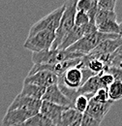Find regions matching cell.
Segmentation results:
<instances>
[{"instance_id": "cell-1", "label": "cell", "mask_w": 122, "mask_h": 126, "mask_svg": "<svg viewBox=\"0 0 122 126\" xmlns=\"http://www.w3.org/2000/svg\"><path fill=\"white\" fill-rule=\"evenodd\" d=\"M65 9L61 16L59 26L54 32V42L50 49H56L60 46L62 40L65 36L71 31V29L75 26V16L76 13V1H68L65 2Z\"/></svg>"}, {"instance_id": "cell-2", "label": "cell", "mask_w": 122, "mask_h": 126, "mask_svg": "<svg viewBox=\"0 0 122 126\" xmlns=\"http://www.w3.org/2000/svg\"><path fill=\"white\" fill-rule=\"evenodd\" d=\"M120 37L119 35H112V34H105L99 31H95L90 34L84 35L81 39H79L73 46L68 47L66 50L72 52H78L83 55L90 53L92 50L97 47L101 42L107 39H116Z\"/></svg>"}, {"instance_id": "cell-3", "label": "cell", "mask_w": 122, "mask_h": 126, "mask_svg": "<svg viewBox=\"0 0 122 126\" xmlns=\"http://www.w3.org/2000/svg\"><path fill=\"white\" fill-rule=\"evenodd\" d=\"M84 55L78 52H72L66 49H48L40 52H33L32 61L34 64H56L63 61L81 58Z\"/></svg>"}, {"instance_id": "cell-4", "label": "cell", "mask_w": 122, "mask_h": 126, "mask_svg": "<svg viewBox=\"0 0 122 126\" xmlns=\"http://www.w3.org/2000/svg\"><path fill=\"white\" fill-rule=\"evenodd\" d=\"M64 9H65V4H63L59 8H56L55 10H53L46 16H43L41 19L36 21L31 26L27 38L41 31H56V29L59 26V22H60L62 14L64 12Z\"/></svg>"}, {"instance_id": "cell-5", "label": "cell", "mask_w": 122, "mask_h": 126, "mask_svg": "<svg viewBox=\"0 0 122 126\" xmlns=\"http://www.w3.org/2000/svg\"><path fill=\"white\" fill-rule=\"evenodd\" d=\"M54 32L41 31L31 37H28L23 44V47L32 52L45 51L51 48L54 42Z\"/></svg>"}, {"instance_id": "cell-6", "label": "cell", "mask_w": 122, "mask_h": 126, "mask_svg": "<svg viewBox=\"0 0 122 126\" xmlns=\"http://www.w3.org/2000/svg\"><path fill=\"white\" fill-rule=\"evenodd\" d=\"M57 83H60L66 88L70 90L76 91L82 84V72L81 69L76 67H73L68 69L65 73L58 77Z\"/></svg>"}, {"instance_id": "cell-7", "label": "cell", "mask_w": 122, "mask_h": 126, "mask_svg": "<svg viewBox=\"0 0 122 126\" xmlns=\"http://www.w3.org/2000/svg\"><path fill=\"white\" fill-rule=\"evenodd\" d=\"M38 110H24V109H16V110H7L3 119L2 125L3 126H18L28 118L37 114Z\"/></svg>"}, {"instance_id": "cell-8", "label": "cell", "mask_w": 122, "mask_h": 126, "mask_svg": "<svg viewBox=\"0 0 122 126\" xmlns=\"http://www.w3.org/2000/svg\"><path fill=\"white\" fill-rule=\"evenodd\" d=\"M57 81H58V76L50 72L41 71L33 75L27 76L23 80V83L34 84V85H38V86L46 88L48 86L57 84Z\"/></svg>"}, {"instance_id": "cell-9", "label": "cell", "mask_w": 122, "mask_h": 126, "mask_svg": "<svg viewBox=\"0 0 122 126\" xmlns=\"http://www.w3.org/2000/svg\"><path fill=\"white\" fill-rule=\"evenodd\" d=\"M42 101H46L51 104L62 106V107L73 108V103L61 92L57 84L46 87L45 93L42 97Z\"/></svg>"}, {"instance_id": "cell-10", "label": "cell", "mask_w": 122, "mask_h": 126, "mask_svg": "<svg viewBox=\"0 0 122 126\" xmlns=\"http://www.w3.org/2000/svg\"><path fill=\"white\" fill-rule=\"evenodd\" d=\"M68 107H62L46 101H42L39 112L46 116L47 119H49L52 122L53 126H60L61 114Z\"/></svg>"}, {"instance_id": "cell-11", "label": "cell", "mask_w": 122, "mask_h": 126, "mask_svg": "<svg viewBox=\"0 0 122 126\" xmlns=\"http://www.w3.org/2000/svg\"><path fill=\"white\" fill-rule=\"evenodd\" d=\"M42 104V100L30 98L24 95L18 94L15 96L14 101L11 103L7 110H16V109H24V110H40Z\"/></svg>"}, {"instance_id": "cell-12", "label": "cell", "mask_w": 122, "mask_h": 126, "mask_svg": "<svg viewBox=\"0 0 122 126\" xmlns=\"http://www.w3.org/2000/svg\"><path fill=\"white\" fill-rule=\"evenodd\" d=\"M121 45L122 37H118L116 39H107V40L101 42L90 53H88L86 55H89L91 57H97V56H100V55L111 54Z\"/></svg>"}, {"instance_id": "cell-13", "label": "cell", "mask_w": 122, "mask_h": 126, "mask_svg": "<svg viewBox=\"0 0 122 126\" xmlns=\"http://www.w3.org/2000/svg\"><path fill=\"white\" fill-rule=\"evenodd\" d=\"M112 104L113 103L111 101H107L105 104H101V103L93 101L92 99H89L88 107H87L84 113H86L87 115H89L90 117L96 119V120L103 121L104 117L108 112V110L111 108Z\"/></svg>"}, {"instance_id": "cell-14", "label": "cell", "mask_w": 122, "mask_h": 126, "mask_svg": "<svg viewBox=\"0 0 122 126\" xmlns=\"http://www.w3.org/2000/svg\"><path fill=\"white\" fill-rule=\"evenodd\" d=\"M101 84L99 81V75H95L87 79L77 90H76V96L77 95H84L87 98H92L93 95L97 92L99 88H101Z\"/></svg>"}, {"instance_id": "cell-15", "label": "cell", "mask_w": 122, "mask_h": 126, "mask_svg": "<svg viewBox=\"0 0 122 126\" xmlns=\"http://www.w3.org/2000/svg\"><path fill=\"white\" fill-rule=\"evenodd\" d=\"M82 114L77 112L73 108H67L61 114L60 126H71L81 121Z\"/></svg>"}, {"instance_id": "cell-16", "label": "cell", "mask_w": 122, "mask_h": 126, "mask_svg": "<svg viewBox=\"0 0 122 126\" xmlns=\"http://www.w3.org/2000/svg\"><path fill=\"white\" fill-rule=\"evenodd\" d=\"M46 88L38 86V85H34V84H29V83H23L21 91L19 92V94L34 98V99H38V100H42V97L45 93Z\"/></svg>"}, {"instance_id": "cell-17", "label": "cell", "mask_w": 122, "mask_h": 126, "mask_svg": "<svg viewBox=\"0 0 122 126\" xmlns=\"http://www.w3.org/2000/svg\"><path fill=\"white\" fill-rule=\"evenodd\" d=\"M18 126H53V124L46 116L38 112L37 114L28 118L26 121H24Z\"/></svg>"}, {"instance_id": "cell-18", "label": "cell", "mask_w": 122, "mask_h": 126, "mask_svg": "<svg viewBox=\"0 0 122 126\" xmlns=\"http://www.w3.org/2000/svg\"><path fill=\"white\" fill-rule=\"evenodd\" d=\"M107 95L108 100L113 102L119 101L122 99V82L118 80H114L107 87Z\"/></svg>"}, {"instance_id": "cell-19", "label": "cell", "mask_w": 122, "mask_h": 126, "mask_svg": "<svg viewBox=\"0 0 122 126\" xmlns=\"http://www.w3.org/2000/svg\"><path fill=\"white\" fill-rule=\"evenodd\" d=\"M97 31L105 34H112V35H119V25L117 21L109 20L105 21L96 26ZM120 36V35H119Z\"/></svg>"}, {"instance_id": "cell-20", "label": "cell", "mask_w": 122, "mask_h": 126, "mask_svg": "<svg viewBox=\"0 0 122 126\" xmlns=\"http://www.w3.org/2000/svg\"><path fill=\"white\" fill-rule=\"evenodd\" d=\"M116 18H117V15L114 12H110V11H104V10H97V13L95 15L94 17V22H95V25H99L105 21H109V20H113V21H116Z\"/></svg>"}, {"instance_id": "cell-21", "label": "cell", "mask_w": 122, "mask_h": 126, "mask_svg": "<svg viewBox=\"0 0 122 126\" xmlns=\"http://www.w3.org/2000/svg\"><path fill=\"white\" fill-rule=\"evenodd\" d=\"M88 103L89 98H87L84 95H77L73 102V109L76 110L77 112L83 114L88 107Z\"/></svg>"}, {"instance_id": "cell-22", "label": "cell", "mask_w": 122, "mask_h": 126, "mask_svg": "<svg viewBox=\"0 0 122 126\" xmlns=\"http://www.w3.org/2000/svg\"><path fill=\"white\" fill-rule=\"evenodd\" d=\"M97 7V0H79L76 1V11H81L84 13H89L92 9Z\"/></svg>"}, {"instance_id": "cell-23", "label": "cell", "mask_w": 122, "mask_h": 126, "mask_svg": "<svg viewBox=\"0 0 122 126\" xmlns=\"http://www.w3.org/2000/svg\"><path fill=\"white\" fill-rule=\"evenodd\" d=\"M93 101L95 102H98V103H101V104H105L107 103L108 100V95H107V88H104V87H101L97 90V92L93 95V97L90 98Z\"/></svg>"}, {"instance_id": "cell-24", "label": "cell", "mask_w": 122, "mask_h": 126, "mask_svg": "<svg viewBox=\"0 0 122 126\" xmlns=\"http://www.w3.org/2000/svg\"><path fill=\"white\" fill-rule=\"evenodd\" d=\"M90 22L88 15L81 11H76L75 16V25L76 26H85Z\"/></svg>"}, {"instance_id": "cell-25", "label": "cell", "mask_w": 122, "mask_h": 126, "mask_svg": "<svg viewBox=\"0 0 122 126\" xmlns=\"http://www.w3.org/2000/svg\"><path fill=\"white\" fill-rule=\"evenodd\" d=\"M115 5H116L115 0H98L97 1V8L99 10L114 12Z\"/></svg>"}, {"instance_id": "cell-26", "label": "cell", "mask_w": 122, "mask_h": 126, "mask_svg": "<svg viewBox=\"0 0 122 126\" xmlns=\"http://www.w3.org/2000/svg\"><path fill=\"white\" fill-rule=\"evenodd\" d=\"M99 81H100V84L102 87L107 88L114 81V79H113L112 75H110L109 73L103 72V73L99 74Z\"/></svg>"}, {"instance_id": "cell-27", "label": "cell", "mask_w": 122, "mask_h": 126, "mask_svg": "<svg viewBox=\"0 0 122 126\" xmlns=\"http://www.w3.org/2000/svg\"><path fill=\"white\" fill-rule=\"evenodd\" d=\"M109 67H114L117 69L122 70V52L118 51L117 49L112 53V59Z\"/></svg>"}, {"instance_id": "cell-28", "label": "cell", "mask_w": 122, "mask_h": 126, "mask_svg": "<svg viewBox=\"0 0 122 126\" xmlns=\"http://www.w3.org/2000/svg\"><path fill=\"white\" fill-rule=\"evenodd\" d=\"M101 122L102 121L96 120L90 117L89 115H87L86 113H83L81 117V121H80V126H100Z\"/></svg>"}, {"instance_id": "cell-29", "label": "cell", "mask_w": 122, "mask_h": 126, "mask_svg": "<svg viewBox=\"0 0 122 126\" xmlns=\"http://www.w3.org/2000/svg\"><path fill=\"white\" fill-rule=\"evenodd\" d=\"M105 73H109L110 75H112L114 80H118L122 82V70L121 69H117L114 67H107L104 70Z\"/></svg>"}, {"instance_id": "cell-30", "label": "cell", "mask_w": 122, "mask_h": 126, "mask_svg": "<svg viewBox=\"0 0 122 126\" xmlns=\"http://www.w3.org/2000/svg\"><path fill=\"white\" fill-rule=\"evenodd\" d=\"M118 25H119V35L120 37H122V21L120 23H118Z\"/></svg>"}, {"instance_id": "cell-31", "label": "cell", "mask_w": 122, "mask_h": 126, "mask_svg": "<svg viewBox=\"0 0 122 126\" xmlns=\"http://www.w3.org/2000/svg\"><path fill=\"white\" fill-rule=\"evenodd\" d=\"M71 126H80V122H76V123H75V124H73V125Z\"/></svg>"}]
</instances>
